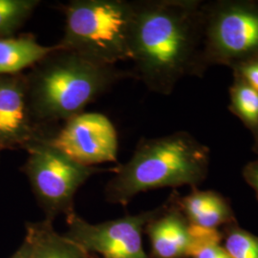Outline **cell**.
Wrapping results in <instances>:
<instances>
[{
	"mask_svg": "<svg viewBox=\"0 0 258 258\" xmlns=\"http://www.w3.org/2000/svg\"><path fill=\"white\" fill-rule=\"evenodd\" d=\"M210 159V148L186 131L142 139L128 161L114 168L105 198L126 206L136 195L151 189L195 186L206 179Z\"/></svg>",
	"mask_w": 258,
	"mask_h": 258,
	"instance_id": "obj_3",
	"label": "cell"
},
{
	"mask_svg": "<svg viewBox=\"0 0 258 258\" xmlns=\"http://www.w3.org/2000/svg\"><path fill=\"white\" fill-rule=\"evenodd\" d=\"M242 174L245 181L255 191L258 198V158L244 166Z\"/></svg>",
	"mask_w": 258,
	"mask_h": 258,
	"instance_id": "obj_19",
	"label": "cell"
},
{
	"mask_svg": "<svg viewBox=\"0 0 258 258\" xmlns=\"http://www.w3.org/2000/svg\"><path fill=\"white\" fill-rule=\"evenodd\" d=\"M143 212L92 224L75 212L67 216L65 237L87 254L100 258H149L143 246V230L160 212Z\"/></svg>",
	"mask_w": 258,
	"mask_h": 258,
	"instance_id": "obj_7",
	"label": "cell"
},
{
	"mask_svg": "<svg viewBox=\"0 0 258 258\" xmlns=\"http://www.w3.org/2000/svg\"><path fill=\"white\" fill-rule=\"evenodd\" d=\"M203 59L207 69L258 59V0L204 3Z\"/></svg>",
	"mask_w": 258,
	"mask_h": 258,
	"instance_id": "obj_5",
	"label": "cell"
},
{
	"mask_svg": "<svg viewBox=\"0 0 258 258\" xmlns=\"http://www.w3.org/2000/svg\"><path fill=\"white\" fill-rule=\"evenodd\" d=\"M45 136L24 147L28 157L23 170L37 202L45 212V219L53 221L59 214L68 216L74 212L77 191L102 169L75 162L51 146Z\"/></svg>",
	"mask_w": 258,
	"mask_h": 258,
	"instance_id": "obj_6",
	"label": "cell"
},
{
	"mask_svg": "<svg viewBox=\"0 0 258 258\" xmlns=\"http://www.w3.org/2000/svg\"><path fill=\"white\" fill-rule=\"evenodd\" d=\"M189 233L191 244L187 256L190 258H231L225 248L220 245L221 236L217 229H209L189 224Z\"/></svg>",
	"mask_w": 258,
	"mask_h": 258,
	"instance_id": "obj_15",
	"label": "cell"
},
{
	"mask_svg": "<svg viewBox=\"0 0 258 258\" xmlns=\"http://www.w3.org/2000/svg\"><path fill=\"white\" fill-rule=\"evenodd\" d=\"M97 258H100V257H97Z\"/></svg>",
	"mask_w": 258,
	"mask_h": 258,
	"instance_id": "obj_21",
	"label": "cell"
},
{
	"mask_svg": "<svg viewBox=\"0 0 258 258\" xmlns=\"http://www.w3.org/2000/svg\"><path fill=\"white\" fill-rule=\"evenodd\" d=\"M224 248L231 258H258V236L233 229L225 241Z\"/></svg>",
	"mask_w": 258,
	"mask_h": 258,
	"instance_id": "obj_17",
	"label": "cell"
},
{
	"mask_svg": "<svg viewBox=\"0 0 258 258\" xmlns=\"http://www.w3.org/2000/svg\"><path fill=\"white\" fill-rule=\"evenodd\" d=\"M231 70L258 92V59L237 65Z\"/></svg>",
	"mask_w": 258,
	"mask_h": 258,
	"instance_id": "obj_18",
	"label": "cell"
},
{
	"mask_svg": "<svg viewBox=\"0 0 258 258\" xmlns=\"http://www.w3.org/2000/svg\"><path fill=\"white\" fill-rule=\"evenodd\" d=\"M39 0H0V37H10L39 5Z\"/></svg>",
	"mask_w": 258,
	"mask_h": 258,
	"instance_id": "obj_16",
	"label": "cell"
},
{
	"mask_svg": "<svg viewBox=\"0 0 258 258\" xmlns=\"http://www.w3.org/2000/svg\"><path fill=\"white\" fill-rule=\"evenodd\" d=\"M204 3L200 0L133 1L130 37L133 77L149 91L168 96L186 77H203Z\"/></svg>",
	"mask_w": 258,
	"mask_h": 258,
	"instance_id": "obj_1",
	"label": "cell"
},
{
	"mask_svg": "<svg viewBox=\"0 0 258 258\" xmlns=\"http://www.w3.org/2000/svg\"><path fill=\"white\" fill-rule=\"evenodd\" d=\"M55 48L40 44L33 36L0 37V76H14L33 67Z\"/></svg>",
	"mask_w": 258,
	"mask_h": 258,
	"instance_id": "obj_12",
	"label": "cell"
},
{
	"mask_svg": "<svg viewBox=\"0 0 258 258\" xmlns=\"http://www.w3.org/2000/svg\"><path fill=\"white\" fill-rule=\"evenodd\" d=\"M125 78H133L132 72L96 63L55 44L26 77L33 120L42 129L66 121Z\"/></svg>",
	"mask_w": 258,
	"mask_h": 258,
	"instance_id": "obj_2",
	"label": "cell"
},
{
	"mask_svg": "<svg viewBox=\"0 0 258 258\" xmlns=\"http://www.w3.org/2000/svg\"><path fill=\"white\" fill-rule=\"evenodd\" d=\"M47 134L31 115L26 78L0 76V147L21 145L24 148Z\"/></svg>",
	"mask_w": 258,
	"mask_h": 258,
	"instance_id": "obj_9",
	"label": "cell"
},
{
	"mask_svg": "<svg viewBox=\"0 0 258 258\" xmlns=\"http://www.w3.org/2000/svg\"><path fill=\"white\" fill-rule=\"evenodd\" d=\"M229 93V109L250 132L253 138V150L258 154V92L233 73Z\"/></svg>",
	"mask_w": 258,
	"mask_h": 258,
	"instance_id": "obj_14",
	"label": "cell"
},
{
	"mask_svg": "<svg viewBox=\"0 0 258 258\" xmlns=\"http://www.w3.org/2000/svg\"><path fill=\"white\" fill-rule=\"evenodd\" d=\"M63 13L59 48L106 66L130 60L133 1L72 0L63 6Z\"/></svg>",
	"mask_w": 258,
	"mask_h": 258,
	"instance_id": "obj_4",
	"label": "cell"
},
{
	"mask_svg": "<svg viewBox=\"0 0 258 258\" xmlns=\"http://www.w3.org/2000/svg\"><path fill=\"white\" fill-rule=\"evenodd\" d=\"M25 239L31 248V258H89V254L57 233L53 221L48 219L29 224Z\"/></svg>",
	"mask_w": 258,
	"mask_h": 258,
	"instance_id": "obj_13",
	"label": "cell"
},
{
	"mask_svg": "<svg viewBox=\"0 0 258 258\" xmlns=\"http://www.w3.org/2000/svg\"><path fill=\"white\" fill-rule=\"evenodd\" d=\"M47 142L75 162L95 166L117 161L119 137L108 117L98 112H83L64 121Z\"/></svg>",
	"mask_w": 258,
	"mask_h": 258,
	"instance_id": "obj_8",
	"label": "cell"
},
{
	"mask_svg": "<svg viewBox=\"0 0 258 258\" xmlns=\"http://www.w3.org/2000/svg\"><path fill=\"white\" fill-rule=\"evenodd\" d=\"M157 213L147 225L152 251L157 258L187 256L191 244L189 224L181 210L170 209Z\"/></svg>",
	"mask_w": 258,
	"mask_h": 258,
	"instance_id": "obj_10",
	"label": "cell"
},
{
	"mask_svg": "<svg viewBox=\"0 0 258 258\" xmlns=\"http://www.w3.org/2000/svg\"><path fill=\"white\" fill-rule=\"evenodd\" d=\"M10 258H31V248L27 240H24L21 247Z\"/></svg>",
	"mask_w": 258,
	"mask_h": 258,
	"instance_id": "obj_20",
	"label": "cell"
},
{
	"mask_svg": "<svg viewBox=\"0 0 258 258\" xmlns=\"http://www.w3.org/2000/svg\"><path fill=\"white\" fill-rule=\"evenodd\" d=\"M180 210L190 225L217 229L232 216L230 204L212 190H198L186 195L180 201Z\"/></svg>",
	"mask_w": 258,
	"mask_h": 258,
	"instance_id": "obj_11",
	"label": "cell"
}]
</instances>
